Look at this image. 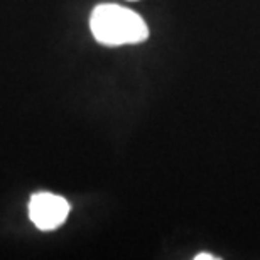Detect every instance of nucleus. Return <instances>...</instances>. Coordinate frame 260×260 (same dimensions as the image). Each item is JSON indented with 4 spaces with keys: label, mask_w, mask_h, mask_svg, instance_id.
I'll return each instance as SVG.
<instances>
[{
    "label": "nucleus",
    "mask_w": 260,
    "mask_h": 260,
    "mask_svg": "<svg viewBox=\"0 0 260 260\" xmlns=\"http://www.w3.org/2000/svg\"><path fill=\"white\" fill-rule=\"evenodd\" d=\"M70 203L63 196L53 193L32 194L29 201V218L36 228L43 232H51L59 228L70 215Z\"/></svg>",
    "instance_id": "f03ea898"
},
{
    "label": "nucleus",
    "mask_w": 260,
    "mask_h": 260,
    "mask_svg": "<svg viewBox=\"0 0 260 260\" xmlns=\"http://www.w3.org/2000/svg\"><path fill=\"white\" fill-rule=\"evenodd\" d=\"M90 29L93 38L105 46L139 44L149 38L147 24L137 12L112 4L93 10Z\"/></svg>",
    "instance_id": "f257e3e1"
},
{
    "label": "nucleus",
    "mask_w": 260,
    "mask_h": 260,
    "mask_svg": "<svg viewBox=\"0 0 260 260\" xmlns=\"http://www.w3.org/2000/svg\"><path fill=\"white\" fill-rule=\"evenodd\" d=\"M194 260H216L215 255H210V253H200V255H196Z\"/></svg>",
    "instance_id": "7ed1b4c3"
}]
</instances>
